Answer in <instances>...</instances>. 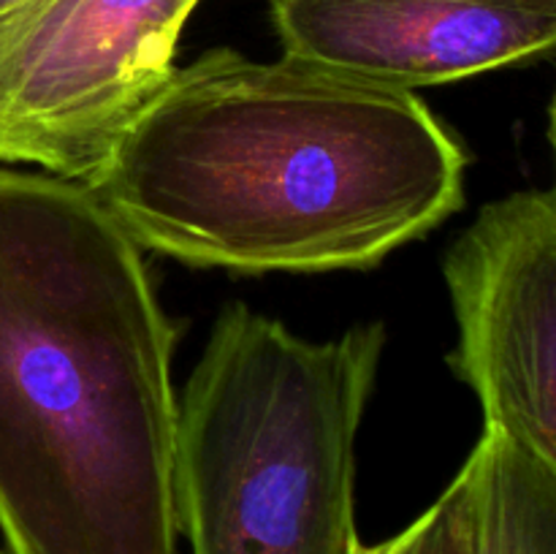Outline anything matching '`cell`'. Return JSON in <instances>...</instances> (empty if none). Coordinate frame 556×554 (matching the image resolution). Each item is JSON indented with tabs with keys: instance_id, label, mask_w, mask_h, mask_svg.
Masks as SVG:
<instances>
[{
	"instance_id": "obj_3",
	"label": "cell",
	"mask_w": 556,
	"mask_h": 554,
	"mask_svg": "<svg viewBox=\"0 0 556 554\" xmlns=\"http://www.w3.org/2000/svg\"><path fill=\"white\" fill-rule=\"evenodd\" d=\"M383 324L309 342L223 310L177 407L179 536L193 554H356V435Z\"/></svg>"
},
{
	"instance_id": "obj_10",
	"label": "cell",
	"mask_w": 556,
	"mask_h": 554,
	"mask_svg": "<svg viewBox=\"0 0 556 554\" xmlns=\"http://www.w3.org/2000/svg\"><path fill=\"white\" fill-rule=\"evenodd\" d=\"M14 3H20V0H0V11L11 9V5H14Z\"/></svg>"
},
{
	"instance_id": "obj_5",
	"label": "cell",
	"mask_w": 556,
	"mask_h": 554,
	"mask_svg": "<svg viewBox=\"0 0 556 554\" xmlns=\"http://www.w3.org/2000/svg\"><path fill=\"white\" fill-rule=\"evenodd\" d=\"M454 373L486 427L556 470V188L486 204L445 255Z\"/></svg>"
},
{
	"instance_id": "obj_9",
	"label": "cell",
	"mask_w": 556,
	"mask_h": 554,
	"mask_svg": "<svg viewBox=\"0 0 556 554\" xmlns=\"http://www.w3.org/2000/svg\"><path fill=\"white\" fill-rule=\"evenodd\" d=\"M552 144H554V155H556V96L552 103Z\"/></svg>"
},
{
	"instance_id": "obj_11",
	"label": "cell",
	"mask_w": 556,
	"mask_h": 554,
	"mask_svg": "<svg viewBox=\"0 0 556 554\" xmlns=\"http://www.w3.org/2000/svg\"><path fill=\"white\" fill-rule=\"evenodd\" d=\"M0 554H3V552H0Z\"/></svg>"
},
{
	"instance_id": "obj_7",
	"label": "cell",
	"mask_w": 556,
	"mask_h": 554,
	"mask_svg": "<svg viewBox=\"0 0 556 554\" xmlns=\"http://www.w3.org/2000/svg\"><path fill=\"white\" fill-rule=\"evenodd\" d=\"M465 554H556V470L486 427L448 483Z\"/></svg>"
},
{
	"instance_id": "obj_4",
	"label": "cell",
	"mask_w": 556,
	"mask_h": 554,
	"mask_svg": "<svg viewBox=\"0 0 556 554\" xmlns=\"http://www.w3.org/2000/svg\"><path fill=\"white\" fill-rule=\"evenodd\" d=\"M199 0H20L0 11V163L87 185L174 71Z\"/></svg>"
},
{
	"instance_id": "obj_8",
	"label": "cell",
	"mask_w": 556,
	"mask_h": 554,
	"mask_svg": "<svg viewBox=\"0 0 556 554\" xmlns=\"http://www.w3.org/2000/svg\"><path fill=\"white\" fill-rule=\"evenodd\" d=\"M356 554H465L459 505H456L454 492L445 487V492L413 525L375 546L358 543Z\"/></svg>"
},
{
	"instance_id": "obj_2",
	"label": "cell",
	"mask_w": 556,
	"mask_h": 554,
	"mask_svg": "<svg viewBox=\"0 0 556 554\" xmlns=\"http://www.w3.org/2000/svg\"><path fill=\"white\" fill-rule=\"evenodd\" d=\"M177 329L79 182L0 168V530L11 554H177Z\"/></svg>"
},
{
	"instance_id": "obj_6",
	"label": "cell",
	"mask_w": 556,
	"mask_h": 554,
	"mask_svg": "<svg viewBox=\"0 0 556 554\" xmlns=\"http://www.w3.org/2000/svg\"><path fill=\"white\" fill-rule=\"evenodd\" d=\"M282 54L416 90L556 49V0H266Z\"/></svg>"
},
{
	"instance_id": "obj_1",
	"label": "cell",
	"mask_w": 556,
	"mask_h": 554,
	"mask_svg": "<svg viewBox=\"0 0 556 554\" xmlns=\"http://www.w3.org/2000/svg\"><path fill=\"white\" fill-rule=\"evenodd\" d=\"M465 168L416 92L212 49L172 71L85 188L139 248L185 264L329 272L438 228Z\"/></svg>"
}]
</instances>
